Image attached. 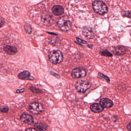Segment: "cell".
<instances>
[{
	"label": "cell",
	"instance_id": "cell-4",
	"mask_svg": "<svg viewBox=\"0 0 131 131\" xmlns=\"http://www.w3.org/2000/svg\"><path fill=\"white\" fill-rule=\"evenodd\" d=\"M91 86V84L88 81L79 80L77 81L75 84V87L77 91L81 93H84L89 89Z\"/></svg>",
	"mask_w": 131,
	"mask_h": 131
},
{
	"label": "cell",
	"instance_id": "cell-29",
	"mask_svg": "<svg viewBox=\"0 0 131 131\" xmlns=\"http://www.w3.org/2000/svg\"><path fill=\"white\" fill-rule=\"evenodd\" d=\"M88 46V47L89 48H90V49H92V47H93V45H89V44H88V46Z\"/></svg>",
	"mask_w": 131,
	"mask_h": 131
},
{
	"label": "cell",
	"instance_id": "cell-1",
	"mask_svg": "<svg viewBox=\"0 0 131 131\" xmlns=\"http://www.w3.org/2000/svg\"><path fill=\"white\" fill-rule=\"evenodd\" d=\"M92 7L94 12L101 15H103L108 12L107 5L102 1L96 0L93 2Z\"/></svg>",
	"mask_w": 131,
	"mask_h": 131
},
{
	"label": "cell",
	"instance_id": "cell-13",
	"mask_svg": "<svg viewBox=\"0 0 131 131\" xmlns=\"http://www.w3.org/2000/svg\"><path fill=\"white\" fill-rule=\"evenodd\" d=\"M90 108L92 111L94 113H99L102 112L104 108L102 107L100 103H95L90 106Z\"/></svg>",
	"mask_w": 131,
	"mask_h": 131
},
{
	"label": "cell",
	"instance_id": "cell-27",
	"mask_svg": "<svg viewBox=\"0 0 131 131\" xmlns=\"http://www.w3.org/2000/svg\"><path fill=\"white\" fill-rule=\"evenodd\" d=\"M26 131H37L36 129L35 128H28V129H26Z\"/></svg>",
	"mask_w": 131,
	"mask_h": 131
},
{
	"label": "cell",
	"instance_id": "cell-22",
	"mask_svg": "<svg viewBox=\"0 0 131 131\" xmlns=\"http://www.w3.org/2000/svg\"><path fill=\"white\" fill-rule=\"evenodd\" d=\"M9 108L8 107H5L0 108V112L3 113H7L9 111Z\"/></svg>",
	"mask_w": 131,
	"mask_h": 131
},
{
	"label": "cell",
	"instance_id": "cell-26",
	"mask_svg": "<svg viewBox=\"0 0 131 131\" xmlns=\"http://www.w3.org/2000/svg\"><path fill=\"white\" fill-rule=\"evenodd\" d=\"M127 129L129 131H131V121L127 125Z\"/></svg>",
	"mask_w": 131,
	"mask_h": 131
},
{
	"label": "cell",
	"instance_id": "cell-21",
	"mask_svg": "<svg viewBox=\"0 0 131 131\" xmlns=\"http://www.w3.org/2000/svg\"><path fill=\"white\" fill-rule=\"evenodd\" d=\"M122 16L127 17H131V11H124L121 13Z\"/></svg>",
	"mask_w": 131,
	"mask_h": 131
},
{
	"label": "cell",
	"instance_id": "cell-11",
	"mask_svg": "<svg viewBox=\"0 0 131 131\" xmlns=\"http://www.w3.org/2000/svg\"><path fill=\"white\" fill-rule=\"evenodd\" d=\"M18 77L21 79L24 80H34V78L31 77L30 72L28 71H24L19 74Z\"/></svg>",
	"mask_w": 131,
	"mask_h": 131
},
{
	"label": "cell",
	"instance_id": "cell-8",
	"mask_svg": "<svg viewBox=\"0 0 131 131\" xmlns=\"http://www.w3.org/2000/svg\"><path fill=\"white\" fill-rule=\"evenodd\" d=\"M21 120L24 123L28 124H31L34 122V119L33 117L28 114H23L20 117Z\"/></svg>",
	"mask_w": 131,
	"mask_h": 131
},
{
	"label": "cell",
	"instance_id": "cell-19",
	"mask_svg": "<svg viewBox=\"0 0 131 131\" xmlns=\"http://www.w3.org/2000/svg\"><path fill=\"white\" fill-rule=\"evenodd\" d=\"M98 77L100 79H104L108 83H110V80L109 78L102 73L99 72L98 74Z\"/></svg>",
	"mask_w": 131,
	"mask_h": 131
},
{
	"label": "cell",
	"instance_id": "cell-14",
	"mask_svg": "<svg viewBox=\"0 0 131 131\" xmlns=\"http://www.w3.org/2000/svg\"><path fill=\"white\" fill-rule=\"evenodd\" d=\"M51 16L48 14H45L42 16V22L43 24L47 26H49L52 24V18Z\"/></svg>",
	"mask_w": 131,
	"mask_h": 131
},
{
	"label": "cell",
	"instance_id": "cell-20",
	"mask_svg": "<svg viewBox=\"0 0 131 131\" xmlns=\"http://www.w3.org/2000/svg\"><path fill=\"white\" fill-rule=\"evenodd\" d=\"M24 29L26 33L28 34H31L32 33V29L30 25H25L24 26Z\"/></svg>",
	"mask_w": 131,
	"mask_h": 131
},
{
	"label": "cell",
	"instance_id": "cell-18",
	"mask_svg": "<svg viewBox=\"0 0 131 131\" xmlns=\"http://www.w3.org/2000/svg\"><path fill=\"white\" fill-rule=\"evenodd\" d=\"M30 89L32 91L33 93L36 94H41L42 93V91L39 88L34 87V86H31L30 88Z\"/></svg>",
	"mask_w": 131,
	"mask_h": 131
},
{
	"label": "cell",
	"instance_id": "cell-28",
	"mask_svg": "<svg viewBox=\"0 0 131 131\" xmlns=\"http://www.w3.org/2000/svg\"><path fill=\"white\" fill-rule=\"evenodd\" d=\"M4 23V22H0V27H2Z\"/></svg>",
	"mask_w": 131,
	"mask_h": 131
},
{
	"label": "cell",
	"instance_id": "cell-12",
	"mask_svg": "<svg viewBox=\"0 0 131 131\" xmlns=\"http://www.w3.org/2000/svg\"><path fill=\"white\" fill-rule=\"evenodd\" d=\"M52 11L54 15L60 16L64 13V9L62 6L59 5H56L52 7Z\"/></svg>",
	"mask_w": 131,
	"mask_h": 131
},
{
	"label": "cell",
	"instance_id": "cell-3",
	"mask_svg": "<svg viewBox=\"0 0 131 131\" xmlns=\"http://www.w3.org/2000/svg\"><path fill=\"white\" fill-rule=\"evenodd\" d=\"M63 58L62 53L59 51H53L49 55L50 61L54 64L61 63L63 61Z\"/></svg>",
	"mask_w": 131,
	"mask_h": 131
},
{
	"label": "cell",
	"instance_id": "cell-2",
	"mask_svg": "<svg viewBox=\"0 0 131 131\" xmlns=\"http://www.w3.org/2000/svg\"><path fill=\"white\" fill-rule=\"evenodd\" d=\"M58 27L62 31H69L72 27V23L68 18L66 17H61L58 19Z\"/></svg>",
	"mask_w": 131,
	"mask_h": 131
},
{
	"label": "cell",
	"instance_id": "cell-9",
	"mask_svg": "<svg viewBox=\"0 0 131 131\" xmlns=\"http://www.w3.org/2000/svg\"><path fill=\"white\" fill-rule=\"evenodd\" d=\"M100 103L102 107L106 108H111L114 105V103L112 100L107 98H103L101 99Z\"/></svg>",
	"mask_w": 131,
	"mask_h": 131
},
{
	"label": "cell",
	"instance_id": "cell-5",
	"mask_svg": "<svg viewBox=\"0 0 131 131\" xmlns=\"http://www.w3.org/2000/svg\"><path fill=\"white\" fill-rule=\"evenodd\" d=\"M30 112L34 115L41 114L44 110L43 105L39 102H33L30 103L28 105Z\"/></svg>",
	"mask_w": 131,
	"mask_h": 131
},
{
	"label": "cell",
	"instance_id": "cell-23",
	"mask_svg": "<svg viewBox=\"0 0 131 131\" xmlns=\"http://www.w3.org/2000/svg\"><path fill=\"white\" fill-rule=\"evenodd\" d=\"M76 40H77V41H78V42H80V43H82V44H87V42H86V41H85V40H82V39H80L78 38V37H77V38H76Z\"/></svg>",
	"mask_w": 131,
	"mask_h": 131
},
{
	"label": "cell",
	"instance_id": "cell-7",
	"mask_svg": "<svg viewBox=\"0 0 131 131\" xmlns=\"http://www.w3.org/2000/svg\"><path fill=\"white\" fill-rule=\"evenodd\" d=\"M86 71L85 69L81 67H77L74 68L72 71L71 75L73 78H83L86 75Z\"/></svg>",
	"mask_w": 131,
	"mask_h": 131
},
{
	"label": "cell",
	"instance_id": "cell-24",
	"mask_svg": "<svg viewBox=\"0 0 131 131\" xmlns=\"http://www.w3.org/2000/svg\"><path fill=\"white\" fill-rule=\"evenodd\" d=\"M50 74L52 75H53L54 77H56V78L57 79H59L60 78V76L59 75H58V74H56V73H54V72H51Z\"/></svg>",
	"mask_w": 131,
	"mask_h": 131
},
{
	"label": "cell",
	"instance_id": "cell-10",
	"mask_svg": "<svg viewBox=\"0 0 131 131\" xmlns=\"http://www.w3.org/2000/svg\"><path fill=\"white\" fill-rule=\"evenodd\" d=\"M4 50L7 54L10 55L16 54L17 52V48L12 46H5L4 47Z\"/></svg>",
	"mask_w": 131,
	"mask_h": 131
},
{
	"label": "cell",
	"instance_id": "cell-15",
	"mask_svg": "<svg viewBox=\"0 0 131 131\" xmlns=\"http://www.w3.org/2000/svg\"><path fill=\"white\" fill-rule=\"evenodd\" d=\"M126 52V49L125 47L120 46L115 48L113 53L115 55H121L124 54Z\"/></svg>",
	"mask_w": 131,
	"mask_h": 131
},
{
	"label": "cell",
	"instance_id": "cell-6",
	"mask_svg": "<svg viewBox=\"0 0 131 131\" xmlns=\"http://www.w3.org/2000/svg\"><path fill=\"white\" fill-rule=\"evenodd\" d=\"M83 34L87 39H91L95 37L96 32L95 29L89 26H85L83 29Z\"/></svg>",
	"mask_w": 131,
	"mask_h": 131
},
{
	"label": "cell",
	"instance_id": "cell-16",
	"mask_svg": "<svg viewBox=\"0 0 131 131\" xmlns=\"http://www.w3.org/2000/svg\"><path fill=\"white\" fill-rule=\"evenodd\" d=\"M47 128V125L41 123H36L34 125V128L37 131H46Z\"/></svg>",
	"mask_w": 131,
	"mask_h": 131
},
{
	"label": "cell",
	"instance_id": "cell-25",
	"mask_svg": "<svg viewBox=\"0 0 131 131\" xmlns=\"http://www.w3.org/2000/svg\"><path fill=\"white\" fill-rule=\"evenodd\" d=\"M25 91L24 88H21V89L17 90L16 91L17 93H22Z\"/></svg>",
	"mask_w": 131,
	"mask_h": 131
},
{
	"label": "cell",
	"instance_id": "cell-17",
	"mask_svg": "<svg viewBox=\"0 0 131 131\" xmlns=\"http://www.w3.org/2000/svg\"><path fill=\"white\" fill-rule=\"evenodd\" d=\"M101 55L106 57H112L113 54L109 51L107 50H104L100 51Z\"/></svg>",
	"mask_w": 131,
	"mask_h": 131
}]
</instances>
